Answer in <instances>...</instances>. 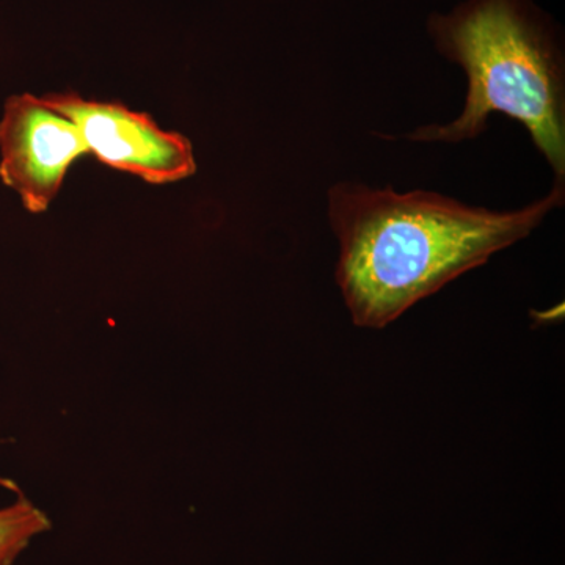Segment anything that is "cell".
I'll return each mask as SVG.
<instances>
[{"mask_svg":"<svg viewBox=\"0 0 565 565\" xmlns=\"http://www.w3.org/2000/svg\"><path fill=\"white\" fill-rule=\"evenodd\" d=\"M564 203V181L516 211L468 206L440 193L341 182L329 191L334 280L352 322L381 330L493 255L526 239Z\"/></svg>","mask_w":565,"mask_h":565,"instance_id":"6da1fadb","label":"cell"},{"mask_svg":"<svg viewBox=\"0 0 565 565\" xmlns=\"http://www.w3.org/2000/svg\"><path fill=\"white\" fill-rule=\"evenodd\" d=\"M430 33L438 51L467 74V98L457 120L423 126L405 139L459 143L484 132L490 115H508L525 126L556 180L564 181L563 61L522 0H470L434 17Z\"/></svg>","mask_w":565,"mask_h":565,"instance_id":"7a4b0ae2","label":"cell"},{"mask_svg":"<svg viewBox=\"0 0 565 565\" xmlns=\"http://www.w3.org/2000/svg\"><path fill=\"white\" fill-rule=\"evenodd\" d=\"M43 99L79 128L88 152L111 169L151 184L181 181L195 173L191 141L181 134L162 131L150 115L118 103L85 102L73 93Z\"/></svg>","mask_w":565,"mask_h":565,"instance_id":"3957f363","label":"cell"},{"mask_svg":"<svg viewBox=\"0 0 565 565\" xmlns=\"http://www.w3.org/2000/svg\"><path fill=\"white\" fill-rule=\"evenodd\" d=\"M88 152L79 128L33 95L11 96L0 120V180L32 214L50 207L71 163Z\"/></svg>","mask_w":565,"mask_h":565,"instance_id":"277c9868","label":"cell"},{"mask_svg":"<svg viewBox=\"0 0 565 565\" xmlns=\"http://www.w3.org/2000/svg\"><path fill=\"white\" fill-rule=\"evenodd\" d=\"M50 527L44 512L24 497L18 498L0 522V565L13 564L33 539Z\"/></svg>","mask_w":565,"mask_h":565,"instance_id":"5b68a950","label":"cell"},{"mask_svg":"<svg viewBox=\"0 0 565 565\" xmlns=\"http://www.w3.org/2000/svg\"><path fill=\"white\" fill-rule=\"evenodd\" d=\"M7 512H9V505H7V508L0 509V522L6 519Z\"/></svg>","mask_w":565,"mask_h":565,"instance_id":"8992f818","label":"cell"}]
</instances>
